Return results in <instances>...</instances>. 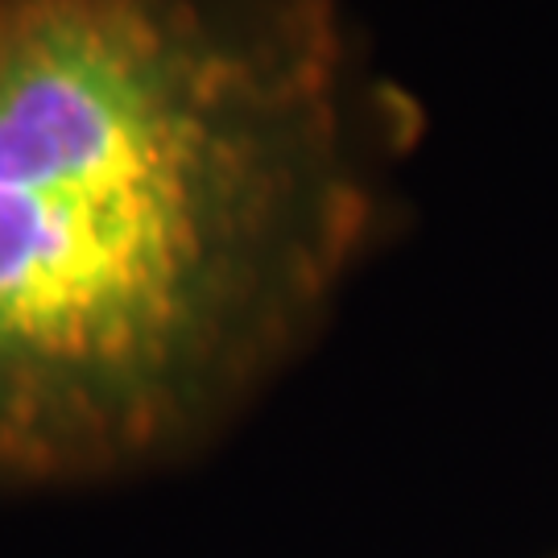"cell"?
<instances>
[{
    "instance_id": "cell-1",
    "label": "cell",
    "mask_w": 558,
    "mask_h": 558,
    "mask_svg": "<svg viewBox=\"0 0 558 558\" xmlns=\"http://www.w3.org/2000/svg\"><path fill=\"white\" fill-rule=\"evenodd\" d=\"M414 124L339 0H0V480L137 468L236 405Z\"/></svg>"
}]
</instances>
